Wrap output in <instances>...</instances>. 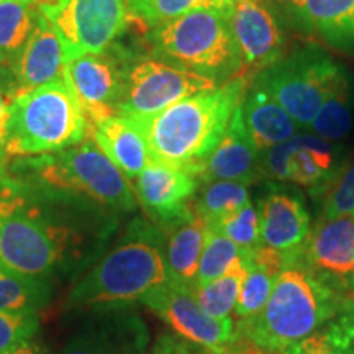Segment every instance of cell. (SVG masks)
Segmentation results:
<instances>
[{
    "instance_id": "1",
    "label": "cell",
    "mask_w": 354,
    "mask_h": 354,
    "mask_svg": "<svg viewBox=\"0 0 354 354\" xmlns=\"http://www.w3.org/2000/svg\"><path fill=\"white\" fill-rule=\"evenodd\" d=\"M248 86L250 77L238 76L151 117L130 120L143 135L154 162L183 167L202 177L203 166L227 131Z\"/></svg>"
},
{
    "instance_id": "2",
    "label": "cell",
    "mask_w": 354,
    "mask_h": 354,
    "mask_svg": "<svg viewBox=\"0 0 354 354\" xmlns=\"http://www.w3.org/2000/svg\"><path fill=\"white\" fill-rule=\"evenodd\" d=\"M336 282L313 269L302 253L290 254L264 308L240 323L241 335L261 353L281 354L339 312L348 297Z\"/></svg>"
},
{
    "instance_id": "3",
    "label": "cell",
    "mask_w": 354,
    "mask_h": 354,
    "mask_svg": "<svg viewBox=\"0 0 354 354\" xmlns=\"http://www.w3.org/2000/svg\"><path fill=\"white\" fill-rule=\"evenodd\" d=\"M169 279L161 233L146 223L113 248L71 290L69 307H118L143 300Z\"/></svg>"
},
{
    "instance_id": "4",
    "label": "cell",
    "mask_w": 354,
    "mask_h": 354,
    "mask_svg": "<svg viewBox=\"0 0 354 354\" xmlns=\"http://www.w3.org/2000/svg\"><path fill=\"white\" fill-rule=\"evenodd\" d=\"M91 135L86 115L64 76L17 92L7 133V158H33L63 151Z\"/></svg>"
},
{
    "instance_id": "5",
    "label": "cell",
    "mask_w": 354,
    "mask_h": 354,
    "mask_svg": "<svg viewBox=\"0 0 354 354\" xmlns=\"http://www.w3.org/2000/svg\"><path fill=\"white\" fill-rule=\"evenodd\" d=\"M151 56L218 84L243 76V59L227 13L198 10L159 24L146 33Z\"/></svg>"
},
{
    "instance_id": "6",
    "label": "cell",
    "mask_w": 354,
    "mask_h": 354,
    "mask_svg": "<svg viewBox=\"0 0 354 354\" xmlns=\"http://www.w3.org/2000/svg\"><path fill=\"white\" fill-rule=\"evenodd\" d=\"M33 158L30 161L32 171L51 187L82 194L113 209L128 212L136 207L128 177L102 151L91 135L82 143L63 151Z\"/></svg>"
},
{
    "instance_id": "7",
    "label": "cell",
    "mask_w": 354,
    "mask_h": 354,
    "mask_svg": "<svg viewBox=\"0 0 354 354\" xmlns=\"http://www.w3.org/2000/svg\"><path fill=\"white\" fill-rule=\"evenodd\" d=\"M63 230L8 185L0 187V263L26 276L41 277L63 259Z\"/></svg>"
},
{
    "instance_id": "8",
    "label": "cell",
    "mask_w": 354,
    "mask_h": 354,
    "mask_svg": "<svg viewBox=\"0 0 354 354\" xmlns=\"http://www.w3.org/2000/svg\"><path fill=\"white\" fill-rule=\"evenodd\" d=\"M342 68L343 64L323 48L305 44L284 53L253 79L284 107L300 128H308Z\"/></svg>"
},
{
    "instance_id": "9",
    "label": "cell",
    "mask_w": 354,
    "mask_h": 354,
    "mask_svg": "<svg viewBox=\"0 0 354 354\" xmlns=\"http://www.w3.org/2000/svg\"><path fill=\"white\" fill-rule=\"evenodd\" d=\"M37 6L59 38L64 64L107 51L130 17L128 0H41Z\"/></svg>"
},
{
    "instance_id": "10",
    "label": "cell",
    "mask_w": 354,
    "mask_h": 354,
    "mask_svg": "<svg viewBox=\"0 0 354 354\" xmlns=\"http://www.w3.org/2000/svg\"><path fill=\"white\" fill-rule=\"evenodd\" d=\"M214 79L180 69L154 56L125 63L118 115L127 118L151 117L187 97L216 88Z\"/></svg>"
},
{
    "instance_id": "11",
    "label": "cell",
    "mask_w": 354,
    "mask_h": 354,
    "mask_svg": "<svg viewBox=\"0 0 354 354\" xmlns=\"http://www.w3.org/2000/svg\"><path fill=\"white\" fill-rule=\"evenodd\" d=\"M343 149L313 133H297L259 153V174L271 183L294 184L320 196L343 169Z\"/></svg>"
},
{
    "instance_id": "12",
    "label": "cell",
    "mask_w": 354,
    "mask_h": 354,
    "mask_svg": "<svg viewBox=\"0 0 354 354\" xmlns=\"http://www.w3.org/2000/svg\"><path fill=\"white\" fill-rule=\"evenodd\" d=\"M165 320L176 335L212 354H232L238 339L233 318H214L201 307L196 294L187 286L167 279L141 300Z\"/></svg>"
},
{
    "instance_id": "13",
    "label": "cell",
    "mask_w": 354,
    "mask_h": 354,
    "mask_svg": "<svg viewBox=\"0 0 354 354\" xmlns=\"http://www.w3.org/2000/svg\"><path fill=\"white\" fill-rule=\"evenodd\" d=\"M284 15L259 0H234L228 21L243 59V76L254 77L284 55Z\"/></svg>"
},
{
    "instance_id": "14",
    "label": "cell",
    "mask_w": 354,
    "mask_h": 354,
    "mask_svg": "<svg viewBox=\"0 0 354 354\" xmlns=\"http://www.w3.org/2000/svg\"><path fill=\"white\" fill-rule=\"evenodd\" d=\"M123 71L125 63L110 56L107 51L77 57L73 63L64 64L63 76L73 88L91 127L118 115Z\"/></svg>"
},
{
    "instance_id": "15",
    "label": "cell",
    "mask_w": 354,
    "mask_h": 354,
    "mask_svg": "<svg viewBox=\"0 0 354 354\" xmlns=\"http://www.w3.org/2000/svg\"><path fill=\"white\" fill-rule=\"evenodd\" d=\"M256 209L261 245L287 256L302 253L312 232V218L297 192L284 184L269 183Z\"/></svg>"
},
{
    "instance_id": "16",
    "label": "cell",
    "mask_w": 354,
    "mask_h": 354,
    "mask_svg": "<svg viewBox=\"0 0 354 354\" xmlns=\"http://www.w3.org/2000/svg\"><path fill=\"white\" fill-rule=\"evenodd\" d=\"M198 176L177 166L149 162L135 177V190L149 214L165 225H172L194 212L190 198L196 196Z\"/></svg>"
},
{
    "instance_id": "17",
    "label": "cell",
    "mask_w": 354,
    "mask_h": 354,
    "mask_svg": "<svg viewBox=\"0 0 354 354\" xmlns=\"http://www.w3.org/2000/svg\"><path fill=\"white\" fill-rule=\"evenodd\" d=\"M313 269L338 282L348 279L354 287V216L320 218L302 251Z\"/></svg>"
},
{
    "instance_id": "18",
    "label": "cell",
    "mask_w": 354,
    "mask_h": 354,
    "mask_svg": "<svg viewBox=\"0 0 354 354\" xmlns=\"http://www.w3.org/2000/svg\"><path fill=\"white\" fill-rule=\"evenodd\" d=\"M259 177V151L254 148L246 130L240 104L220 143L207 159L202 179L205 183L236 180L248 185L256 183Z\"/></svg>"
},
{
    "instance_id": "19",
    "label": "cell",
    "mask_w": 354,
    "mask_h": 354,
    "mask_svg": "<svg viewBox=\"0 0 354 354\" xmlns=\"http://www.w3.org/2000/svg\"><path fill=\"white\" fill-rule=\"evenodd\" d=\"M284 13L333 50L354 56V0H295Z\"/></svg>"
},
{
    "instance_id": "20",
    "label": "cell",
    "mask_w": 354,
    "mask_h": 354,
    "mask_svg": "<svg viewBox=\"0 0 354 354\" xmlns=\"http://www.w3.org/2000/svg\"><path fill=\"white\" fill-rule=\"evenodd\" d=\"M38 7V6H37ZM64 55L59 38L41 12L24 51L12 68L17 92L39 87L63 76Z\"/></svg>"
},
{
    "instance_id": "21",
    "label": "cell",
    "mask_w": 354,
    "mask_h": 354,
    "mask_svg": "<svg viewBox=\"0 0 354 354\" xmlns=\"http://www.w3.org/2000/svg\"><path fill=\"white\" fill-rule=\"evenodd\" d=\"M241 113L250 138L259 153L290 140L300 130L299 123L254 79L241 100Z\"/></svg>"
},
{
    "instance_id": "22",
    "label": "cell",
    "mask_w": 354,
    "mask_h": 354,
    "mask_svg": "<svg viewBox=\"0 0 354 354\" xmlns=\"http://www.w3.org/2000/svg\"><path fill=\"white\" fill-rule=\"evenodd\" d=\"M91 138L128 179H135L153 162L143 135L130 118L122 115L92 125Z\"/></svg>"
},
{
    "instance_id": "23",
    "label": "cell",
    "mask_w": 354,
    "mask_h": 354,
    "mask_svg": "<svg viewBox=\"0 0 354 354\" xmlns=\"http://www.w3.org/2000/svg\"><path fill=\"white\" fill-rule=\"evenodd\" d=\"M169 227L171 232L165 250L169 279L194 289L205 241L207 221L197 214H190Z\"/></svg>"
},
{
    "instance_id": "24",
    "label": "cell",
    "mask_w": 354,
    "mask_h": 354,
    "mask_svg": "<svg viewBox=\"0 0 354 354\" xmlns=\"http://www.w3.org/2000/svg\"><path fill=\"white\" fill-rule=\"evenodd\" d=\"M287 258H289L287 254L263 245L251 251L248 272L234 308L240 322L250 320L264 308L279 274L284 269Z\"/></svg>"
},
{
    "instance_id": "25",
    "label": "cell",
    "mask_w": 354,
    "mask_h": 354,
    "mask_svg": "<svg viewBox=\"0 0 354 354\" xmlns=\"http://www.w3.org/2000/svg\"><path fill=\"white\" fill-rule=\"evenodd\" d=\"M354 125V76L348 68H342L331 91L323 100L317 117L307 130L328 141H342Z\"/></svg>"
},
{
    "instance_id": "26",
    "label": "cell",
    "mask_w": 354,
    "mask_h": 354,
    "mask_svg": "<svg viewBox=\"0 0 354 354\" xmlns=\"http://www.w3.org/2000/svg\"><path fill=\"white\" fill-rule=\"evenodd\" d=\"M281 354H354V297L336 315L302 342Z\"/></svg>"
},
{
    "instance_id": "27",
    "label": "cell",
    "mask_w": 354,
    "mask_h": 354,
    "mask_svg": "<svg viewBox=\"0 0 354 354\" xmlns=\"http://www.w3.org/2000/svg\"><path fill=\"white\" fill-rule=\"evenodd\" d=\"M37 3H0V69L12 71L38 19Z\"/></svg>"
},
{
    "instance_id": "28",
    "label": "cell",
    "mask_w": 354,
    "mask_h": 354,
    "mask_svg": "<svg viewBox=\"0 0 354 354\" xmlns=\"http://www.w3.org/2000/svg\"><path fill=\"white\" fill-rule=\"evenodd\" d=\"M250 254L246 253L228 269L223 276H220L209 284L196 287L194 294H196L197 302L201 307L214 318H232L240 297L243 281L248 272V264H250Z\"/></svg>"
},
{
    "instance_id": "29",
    "label": "cell",
    "mask_w": 354,
    "mask_h": 354,
    "mask_svg": "<svg viewBox=\"0 0 354 354\" xmlns=\"http://www.w3.org/2000/svg\"><path fill=\"white\" fill-rule=\"evenodd\" d=\"M50 297V286L0 263V312H38Z\"/></svg>"
},
{
    "instance_id": "30",
    "label": "cell",
    "mask_w": 354,
    "mask_h": 354,
    "mask_svg": "<svg viewBox=\"0 0 354 354\" xmlns=\"http://www.w3.org/2000/svg\"><path fill=\"white\" fill-rule=\"evenodd\" d=\"M234 0H128L131 19L149 28L198 10H215L230 17Z\"/></svg>"
},
{
    "instance_id": "31",
    "label": "cell",
    "mask_w": 354,
    "mask_h": 354,
    "mask_svg": "<svg viewBox=\"0 0 354 354\" xmlns=\"http://www.w3.org/2000/svg\"><path fill=\"white\" fill-rule=\"evenodd\" d=\"M250 202L251 196L246 184L236 180H209L198 194L196 214L210 225L234 214Z\"/></svg>"
},
{
    "instance_id": "32",
    "label": "cell",
    "mask_w": 354,
    "mask_h": 354,
    "mask_svg": "<svg viewBox=\"0 0 354 354\" xmlns=\"http://www.w3.org/2000/svg\"><path fill=\"white\" fill-rule=\"evenodd\" d=\"M245 253L246 251H243L240 246L234 245L230 238L221 234L218 230L207 225L205 241H203L201 263H198L196 287L205 286L209 282L215 281V279H218L220 276H223Z\"/></svg>"
},
{
    "instance_id": "33",
    "label": "cell",
    "mask_w": 354,
    "mask_h": 354,
    "mask_svg": "<svg viewBox=\"0 0 354 354\" xmlns=\"http://www.w3.org/2000/svg\"><path fill=\"white\" fill-rule=\"evenodd\" d=\"M210 227L218 230L221 234L230 238L243 251H250L251 253V251L261 246L258 209L251 202L246 203L243 209L234 212V214L223 216L215 223H210Z\"/></svg>"
},
{
    "instance_id": "34",
    "label": "cell",
    "mask_w": 354,
    "mask_h": 354,
    "mask_svg": "<svg viewBox=\"0 0 354 354\" xmlns=\"http://www.w3.org/2000/svg\"><path fill=\"white\" fill-rule=\"evenodd\" d=\"M318 197H322L320 218H333L342 215L354 216V161L343 166L339 174Z\"/></svg>"
},
{
    "instance_id": "35",
    "label": "cell",
    "mask_w": 354,
    "mask_h": 354,
    "mask_svg": "<svg viewBox=\"0 0 354 354\" xmlns=\"http://www.w3.org/2000/svg\"><path fill=\"white\" fill-rule=\"evenodd\" d=\"M38 328L37 312H0V353L32 339Z\"/></svg>"
},
{
    "instance_id": "36",
    "label": "cell",
    "mask_w": 354,
    "mask_h": 354,
    "mask_svg": "<svg viewBox=\"0 0 354 354\" xmlns=\"http://www.w3.org/2000/svg\"><path fill=\"white\" fill-rule=\"evenodd\" d=\"M17 95V86L10 71L0 69V159L7 158V133L12 102Z\"/></svg>"
},
{
    "instance_id": "37",
    "label": "cell",
    "mask_w": 354,
    "mask_h": 354,
    "mask_svg": "<svg viewBox=\"0 0 354 354\" xmlns=\"http://www.w3.org/2000/svg\"><path fill=\"white\" fill-rule=\"evenodd\" d=\"M148 354H212L197 344L180 338L179 335H161Z\"/></svg>"
},
{
    "instance_id": "38",
    "label": "cell",
    "mask_w": 354,
    "mask_h": 354,
    "mask_svg": "<svg viewBox=\"0 0 354 354\" xmlns=\"http://www.w3.org/2000/svg\"><path fill=\"white\" fill-rule=\"evenodd\" d=\"M110 349L100 335L86 333L77 336L66 346L61 354H109Z\"/></svg>"
},
{
    "instance_id": "39",
    "label": "cell",
    "mask_w": 354,
    "mask_h": 354,
    "mask_svg": "<svg viewBox=\"0 0 354 354\" xmlns=\"http://www.w3.org/2000/svg\"><path fill=\"white\" fill-rule=\"evenodd\" d=\"M0 354H44V351L38 343H33L32 339H28V342L17 344V346L7 349V351Z\"/></svg>"
},
{
    "instance_id": "40",
    "label": "cell",
    "mask_w": 354,
    "mask_h": 354,
    "mask_svg": "<svg viewBox=\"0 0 354 354\" xmlns=\"http://www.w3.org/2000/svg\"><path fill=\"white\" fill-rule=\"evenodd\" d=\"M259 2L268 3V6L276 7V8H279V10L284 12L286 8H289V7L292 6V3L295 2V0H259Z\"/></svg>"
},
{
    "instance_id": "41",
    "label": "cell",
    "mask_w": 354,
    "mask_h": 354,
    "mask_svg": "<svg viewBox=\"0 0 354 354\" xmlns=\"http://www.w3.org/2000/svg\"><path fill=\"white\" fill-rule=\"evenodd\" d=\"M2 2H26V3H38L41 2V0H0V3Z\"/></svg>"
},
{
    "instance_id": "42",
    "label": "cell",
    "mask_w": 354,
    "mask_h": 354,
    "mask_svg": "<svg viewBox=\"0 0 354 354\" xmlns=\"http://www.w3.org/2000/svg\"><path fill=\"white\" fill-rule=\"evenodd\" d=\"M351 297H354V295H351Z\"/></svg>"
}]
</instances>
